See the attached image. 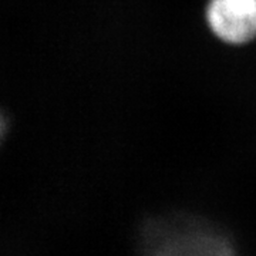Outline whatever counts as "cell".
I'll return each instance as SVG.
<instances>
[{"label": "cell", "instance_id": "cell-3", "mask_svg": "<svg viewBox=\"0 0 256 256\" xmlns=\"http://www.w3.org/2000/svg\"><path fill=\"white\" fill-rule=\"evenodd\" d=\"M4 131H6V121L3 118V116L0 114V141H2V138L4 136Z\"/></svg>", "mask_w": 256, "mask_h": 256}, {"label": "cell", "instance_id": "cell-2", "mask_svg": "<svg viewBox=\"0 0 256 256\" xmlns=\"http://www.w3.org/2000/svg\"><path fill=\"white\" fill-rule=\"evenodd\" d=\"M205 18L224 43L240 46L256 38V0H210Z\"/></svg>", "mask_w": 256, "mask_h": 256}, {"label": "cell", "instance_id": "cell-1", "mask_svg": "<svg viewBox=\"0 0 256 256\" xmlns=\"http://www.w3.org/2000/svg\"><path fill=\"white\" fill-rule=\"evenodd\" d=\"M146 256H234L220 230L196 220L154 222L146 230Z\"/></svg>", "mask_w": 256, "mask_h": 256}]
</instances>
